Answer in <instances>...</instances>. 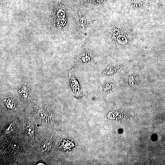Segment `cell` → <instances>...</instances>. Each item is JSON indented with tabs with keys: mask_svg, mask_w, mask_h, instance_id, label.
Masks as SVG:
<instances>
[{
	"mask_svg": "<svg viewBox=\"0 0 165 165\" xmlns=\"http://www.w3.org/2000/svg\"><path fill=\"white\" fill-rule=\"evenodd\" d=\"M31 88L28 84L24 83L21 84L18 88V93L19 95L23 99H26L29 97L31 92Z\"/></svg>",
	"mask_w": 165,
	"mask_h": 165,
	"instance_id": "6da1fadb",
	"label": "cell"
},
{
	"mask_svg": "<svg viewBox=\"0 0 165 165\" xmlns=\"http://www.w3.org/2000/svg\"><path fill=\"white\" fill-rule=\"evenodd\" d=\"M38 114L39 117L43 119H46V118H47V115H48L47 112L43 109L39 110L38 112Z\"/></svg>",
	"mask_w": 165,
	"mask_h": 165,
	"instance_id": "277c9868",
	"label": "cell"
},
{
	"mask_svg": "<svg viewBox=\"0 0 165 165\" xmlns=\"http://www.w3.org/2000/svg\"><path fill=\"white\" fill-rule=\"evenodd\" d=\"M6 106L10 109H13L15 107V101L12 99L7 98L5 100Z\"/></svg>",
	"mask_w": 165,
	"mask_h": 165,
	"instance_id": "7a4b0ae2",
	"label": "cell"
},
{
	"mask_svg": "<svg viewBox=\"0 0 165 165\" xmlns=\"http://www.w3.org/2000/svg\"><path fill=\"white\" fill-rule=\"evenodd\" d=\"M90 57L88 55L85 54L82 55H81L80 58V60L81 61L84 63H87L90 61Z\"/></svg>",
	"mask_w": 165,
	"mask_h": 165,
	"instance_id": "3957f363",
	"label": "cell"
},
{
	"mask_svg": "<svg viewBox=\"0 0 165 165\" xmlns=\"http://www.w3.org/2000/svg\"><path fill=\"white\" fill-rule=\"evenodd\" d=\"M37 165H45V164H44L42 163H39L38 164H37Z\"/></svg>",
	"mask_w": 165,
	"mask_h": 165,
	"instance_id": "8992f818",
	"label": "cell"
},
{
	"mask_svg": "<svg viewBox=\"0 0 165 165\" xmlns=\"http://www.w3.org/2000/svg\"><path fill=\"white\" fill-rule=\"evenodd\" d=\"M33 128L30 126H28L26 128V131L28 134L30 135H33L34 133Z\"/></svg>",
	"mask_w": 165,
	"mask_h": 165,
	"instance_id": "5b68a950",
	"label": "cell"
}]
</instances>
